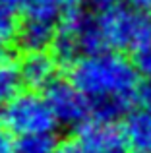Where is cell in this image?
Masks as SVG:
<instances>
[{
    "mask_svg": "<svg viewBox=\"0 0 151 153\" xmlns=\"http://www.w3.org/2000/svg\"><path fill=\"white\" fill-rule=\"evenodd\" d=\"M124 146L132 153H151V112L144 108L130 111L120 124Z\"/></svg>",
    "mask_w": 151,
    "mask_h": 153,
    "instance_id": "9c48e42d",
    "label": "cell"
},
{
    "mask_svg": "<svg viewBox=\"0 0 151 153\" xmlns=\"http://www.w3.org/2000/svg\"><path fill=\"white\" fill-rule=\"evenodd\" d=\"M124 146L120 128L91 118L78 128V134L60 143L58 153H118Z\"/></svg>",
    "mask_w": 151,
    "mask_h": 153,
    "instance_id": "8992f818",
    "label": "cell"
},
{
    "mask_svg": "<svg viewBox=\"0 0 151 153\" xmlns=\"http://www.w3.org/2000/svg\"><path fill=\"white\" fill-rule=\"evenodd\" d=\"M138 68L118 51L83 54L70 66V79L91 101L132 99L138 87Z\"/></svg>",
    "mask_w": 151,
    "mask_h": 153,
    "instance_id": "6da1fadb",
    "label": "cell"
},
{
    "mask_svg": "<svg viewBox=\"0 0 151 153\" xmlns=\"http://www.w3.org/2000/svg\"><path fill=\"white\" fill-rule=\"evenodd\" d=\"M0 120L6 130L18 136L54 132L58 124L47 97L39 95L37 91L19 93L16 99L4 105L2 112H0Z\"/></svg>",
    "mask_w": 151,
    "mask_h": 153,
    "instance_id": "277c9868",
    "label": "cell"
},
{
    "mask_svg": "<svg viewBox=\"0 0 151 153\" xmlns=\"http://www.w3.org/2000/svg\"><path fill=\"white\" fill-rule=\"evenodd\" d=\"M45 97L49 101L53 114L58 124L66 128H81L91 120L93 108L91 99L79 87L74 85L72 79H56L45 89Z\"/></svg>",
    "mask_w": 151,
    "mask_h": 153,
    "instance_id": "5b68a950",
    "label": "cell"
},
{
    "mask_svg": "<svg viewBox=\"0 0 151 153\" xmlns=\"http://www.w3.org/2000/svg\"><path fill=\"white\" fill-rule=\"evenodd\" d=\"M134 103L138 105V108L151 112V78H144V82L138 83L134 91Z\"/></svg>",
    "mask_w": 151,
    "mask_h": 153,
    "instance_id": "9a60e30c",
    "label": "cell"
},
{
    "mask_svg": "<svg viewBox=\"0 0 151 153\" xmlns=\"http://www.w3.org/2000/svg\"><path fill=\"white\" fill-rule=\"evenodd\" d=\"M4 58H6V51H4V47L0 45V60H4Z\"/></svg>",
    "mask_w": 151,
    "mask_h": 153,
    "instance_id": "ffe728a7",
    "label": "cell"
},
{
    "mask_svg": "<svg viewBox=\"0 0 151 153\" xmlns=\"http://www.w3.org/2000/svg\"><path fill=\"white\" fill-rule=\"evenodd\" d=\"M132 4L140 10H151V0H132Z\"/></svg>",
    "mask_w": 151,
    "mask_h": 153,
    "instance_id": "d6986e66",
    "label": "cell"
},
{
    "mask_svg": "<svg viewBox=\"0 0 151 153\" xmlns=\"http://www.w3.org/2000/svg\"><path fill=\"white\" fill-rule=\"evenodd\" d=\"M23 78L19 70V62H14L6 56L0 60V107L8 105L21 93Z\"/></svg>",
    "mask_w": 151,
    "mask_h": 153,
    "instance_id": "30bf717a",
    "label": "cell"
},
{
    "mask_svg": "<svg viewBox=\"0 0 151 153\" xmlns=\"http://www.w3.org/2000/svg\"><path fill=\"white\" fill-rule=\"evenodd\" d=\"M27 0H0V4H4V6L12 8V10H18V8H23L25 6Z\"/></svg>",
    "mask_w": 151,
    "mask_h": 153,
    "instance_id": "ac0fdd59",
    "label": "cell"
},
{
    "mask_svg": "<svg viewBox=\"0 0 151 153\" xmlns=\"http://www.w3.org/2000/svg\"><path fill=\"white\" fill-rule=\"evenodd\" d=\"M19 19L16 18L14 10L4 4H0V45H8L10 41L18 39Z\"/></svg>",
    "mask_w": 151,
    "mask_h": 153,
    "instance_id": "4fadbf2b",
    "label": "cell"
},
{
    "mask_svg": "<svg viewBox=\"0 0 151 153\" xmlns=\"http://www.w3.org/2000/svg\"><path fill=\"white\" fill-rule=\"evenodd\" d=\"M97 18L105 49L109 51H136L151 37V19L134 4L128 6L120 2L103 8Z\"/></svg>",
    "mask_w": 151,
    "mask_h": 153,
    "instance_id": "3957f363",
    "label": "cell"
},
{
    "mask_svg": "<svg viewBox=\"0 0 151 153\" xmlns=\"http://www.w3.org/2000/svg\"><path fill=\"white\" fill-rule=\"evenodd\" d=\"M23 85L29 89H47L53 82H56L58 58L49 51H29L19 60Z\"/></svg>",
    "mask_w": 151,
    "mask_h": 153,
    "instance_id": "52a82bcc",
    "label": "cell"
},
{
    "mask_svg": "<svg viewBox=\"0 0 151 153\" xmlns=\"http://www.w3.org/2000/svg\"><path fill=\"white\" fill-rule=\"evenodd\" d=\"M99 51L109 49H105L97 14H91L79 6L64 12L53 43V54L58 62L70 68L79 56Z\"/></svg>",
    "mask_w": 151,
    "mask_h": 153,
    "instance_id": "7a4b0ae2",
    "label": "cell"
},
{
    "mask_svg": "<svg viewBox=\"0 0 151 153\" xmlns=\"http://www.w3.org/2000/svg\"><path fill=\"white\" fill-rule=\"evenodd\" d=\"M0 153H16V142L6 128H0Z\"/></svg>",
    "mask_w": 151,
    "mask_h": 153,
    "instance_id": "2e32d148",
    "label": "cell"
},
{
    "mask_svg": "<svg viewBox=\"0 0 151 153\" xmlns=\"http://www.w3.org/2000/svg\"><path fill=\"white\" fill-rule=\"evenodd\" d=\"M58 147L54 132L25 134L16 140V153H58Z\"/></svg>",
    "mask_w": 151,
    "mask_h": 153,
    "instance_id": "7c38bea8",
    "label": "cell"
},
{
    "mask_svg": "<svg viewBox=\"0 0 151 153\" xmlns=\"http://www.w3.org/2000/svg\"><path fill=\"white\" fill-rule=\"evenodd\" d=\"M58 23L54 19L47 18H37V16H23V19L19 22V31L18 39L25 52L29 51H47L49 47H53L54 37L58 31Z\"/></svg>",
    "mask_w": 151,
    "mask_h": 153,
    "instance_id": "ba28073f",
    "label": "cell"
},
{
    "mask_svg": "<svg viewBox=\"0 0 151 153\" xmlns=\"http://www.w3.org/2000/svg\"><path fill=\"white\" fill-rule=\"evenodd\" d=\"M134 64L144 78H151V37L134 51Z\"/></svg>",
    "mask_w": 151,
    "mask_h": 153,
    "instance_id": "5bb4252c",
    "label": "cell"
},
{
    "mask_svg": "<svg viewBox=\"0 0 151 153\" xmlns=\"http://www.w3.org/2000/svg\"><path fill=\"white\" fill-rule=\"evenodd\" d=\"M81 0H27L23 10L25 16H37V18H47L60 22L64 12L76 8Z\"/></svg>",
    "mask_w": 151,
    "mask_h": 153,
    "instance_id": "8fae6325",
    "label": "cell"
},
{
    "mask_svg": "<svg viewBox=\"0 0 151 153\" xmlns=\"http://www.w3.org/2000/svg\"><path fill=\"white\" fill-rule=\"evenodd\" d=\"M93 6H97V8H109V6H114V4H120L122 0H89Z\"/></svg>",
    "mask_w": 151,
    "mask_h": 153,
    "instance_id": "e0dca14e",
    "label": "cell"
},
{
    "mask_svg": "<svg viewBox=\"0 0 151 153\" xmlns=\"http://www.w3.org/2000/svg\"><path fill=\"white\" fill-rule=\"evenodd\" d=\"M118 153H132V151H122V149H120V151H118Z\"/></svg>",
    "mask_w": 151,
    "mask_h": 153,
    "instance_id": "44dd1931",
    "label": "cell"
}]
</instances>
